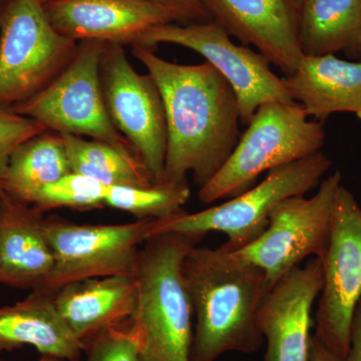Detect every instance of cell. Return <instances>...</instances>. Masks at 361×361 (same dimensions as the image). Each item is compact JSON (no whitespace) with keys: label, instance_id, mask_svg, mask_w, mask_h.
<instances>
[{"label":"cell","instance_id":"6da1fadb","mask_svg":"<svg viewBox=\"0 0 361 361\" xmlns=\"http://www.w3.org/2000/svg\"><path fill=\"white\" fill-rule=\"evenodd\" d=\"M132 54L155 80L165 106L167 154L163 180L205 186L219 172L240 139L238 99L210 63L180 65L133 45Z\"/></svg>","mask_w":361,"mask_h":361},{"label":"cell","instance_id":"7a4b0ae2","mask_svg":"<svg viewBox=\"0 0 361 361\" xmlns=\"http://www.w3.org/2000/svg\"><path fill=\"white\" fill-rule=\"evenodd\" d=\"M183 275L195 318L190 361L260 349L258 312L268 292L260 268L222 246H196L185 258Z\"/></svg>","mask_w":361,"mask_h":361},{"label":"cell","instance_id":"3957f363","mask_svg":"<svg viewBox=\"0 0 361 361\" xmlns=\"http://www.w3.org/2000/svg\"><path fill=\"white\" fill-rule=\"evenodd\" d=\"M203 238L160 233L142 246L135 275L137 305L130 319L141 343L142 361H190L194 313L183 263Z\"/></svg>","mask_w":361,"mask_h":361},{"label":"cell","instance_id":"277c9868","mask_svg":"<svg viewBox=\"0 0 361 361\" xmlns=\"http://www.w3.org/2000/svg\"><path fill=\"white\" fill-rule=\"evenodd\" d=\"M324 141L323 123L311 120L300 104H262L224 166L199 189V201L209 205L245 193L263 173L318 153Z\"/></svg>","mask_w":361,"mask_h":361},{"label":"cell","instance_id":"5b68a950","mask_svg":"<svg viewBox=\"0 0 361 361\" xmlns=\"http://www.w3.org/2000/svg\"><path fill=\"white\" fill-rule=\"evenodd\" d=\"M331 166V159L320 151L272 169L262 182L220 205L192 214L182 209L157 220L153 235L175 232L205 237L210 232H221L228 237L223 248L239 250L264 232L271 213L280 203L314 189Z\"/></svg>","mask_w":361,"mask_h":361},{"label":"cell","instance_id":"8992f818","mask_svg":"<svg viewBox=\"0 0 361 361\" xmlns=\"http://www.w3.org/2000/svg\"><path fill=\"white\" fill-rule=\"evenodd\" d=\"M78 42L59 33L40 0L0 6V109L26 101L61 73Z\"/></svg>","mask_w":361,"mask_h":361},{"label":"cell","instance_id":"52a82bcc","mask_svg":"<svg viewBox=\"0 0 361 361\" xmlns=\"http://www.w3.org/2000/svg\"><path fill=\"white\" fill-rule=\"evenodd\" d=\"M106 42H78L75 56L44 89L7 110L42 123L61 135L90 137L133 149L111 121L101 84V61Z\"/></svg>","mask_w":361,"mask_h":361},{"label":"cell","instance_id":"ba28073f","mask_svg":"<svg viewBox=\"0 0 361 361\" xmlns=\"http://www.w3.org/2000/svg\"><path fill=\"white\" fill-rule=\"evenodd\" d=\"M341 185V172L336 170L322 180L312 197L286 199L271 213L267 228L260 236L232 251L264 272L268 291L306 259L325 258L334 203Z\"/></svg>","mask_w":361,"mask_h":361},{"label":"cell","instance_id":"9c48e42d","mask_svg":"<svg viewBox=\"0 0 361 361\" xmlns=\"http://www.w3.org/2000/svg\"><path fill=\"white\" fill-rule=\"evenodd\" d=\"M156 220L127 224H77L51 216L44 230L54 257V270L42 290L52 292L90 278L135 276L142 246L153 235Z\"/></svg>","mask_w":361,"mask_h":361},{"label":"cell","instance_id":"30bf717a","mask_svg":"<svg viewBox=\"0 0 361 361\" xmlns=\"http://www.w3.org/2000/svg\"><path fill=\"white\" fill-rule=\"evenodd\" d=\"M161 44L180 45L196 51L219 71L236 94L244 125H248L262 104L295 103L285 87L283 78L271 70L268 59L245 45L235 44L215 21L158 25L145 33L135 45L156 49Z\"/></svg>","mask_w":361,"mask_h":361},{"label":"cell","instance_id":"8fae6325","mask_svg":"<svg viewBox=\"0 0 361 361\" xmlns=\"http://www.w3.org/2000/svg\"><path fill=\"white\" fill-rule=\"evenodd\" d=\"M322 262L324 278L313 336L346 360L351 322L361 299V208L343 184L337 192L329 249Z\"/></svg>","mask_w":361,"mask_h":361},{"label":"cell","instance_id":"7c38bea8","mask_svg":"<svg viewBox=\"0 0 361 361\" xmlns=\"http://www.w3.org/2000/svg\"><path fill=\"white\" fill-rule=\"evenodd\" d=\"M99 73L111 122L148 169L154 183H161L168 132L158 85L149 73L142 75L133 68L121 44H106Z\"/></svg>","mask_w":361,"mask_h":361},{"label":"cell","instance_id":"4fadbf2b","mask_svg":"<svg viewBox=\"0 0 361 361\" xmlns=\"http://www.w3.org/2000/svg\"><path fill=\"white\" fill-rule=\"evenodd\" d=\"M323 278L322 259L310 258L267 292L257 318L259 331L267 342L264 361H310L311 314Z\"/></svg>","mask_w":361,"mask_h":361},{"label":"cell","instance_id":"5bb4252c","mask_svg":"<svg viewBox=\"0 0 361 361\" xmlns=\"http://www.w3.org/2000/svg\"><path fill=\"white\" fill-rule=\"evenodd\" d=\"M211 20L230 37L258 49L284 75L304 56L298 37V11L292 0H201Z\"/></svg>","mask_w":361,"mask_h":361},{"label":"cell","instance_id":"9a60e30c","mask_svg":"<svg viewBox=\"0 0 361 361\" xmlns=\"http://www.w3.org/2000/svg\"><path fill=\"white\" fill-rule=\"evenodd\" d=\"M44 8L54 28L77 42L133 47L152 28L173 23L148 0H51Z\"/></svg>","mask_w":361,"mask_h":361},{"label":"cell","instance_id":"2e32d148","mask_svg":"<svg viewBox=\"0 0 361 361\" xmlns=\"http://www.w3.org/2000/svg\"><path fill=\"white\" fill-rule=\"evenodd\" d=\"M44 213L4 193L0 196V284L39 290L54 266Z\"/></svg>","mask_w":361,"mask_h":361},{"label":"cell","instance_id":"e0dca14e","mask_svg":"<svg viewBox=\"0 0 361 361\" xmlns=\"http://www.w3.org/2000/svg\"><path fill=\"white\" fill-rule=\"evenodd\" d=\"M137 297V279L128 275L80 280L54 293L59 314L85 345L104 330L129 322Z\"/></svg>","mask_w":361,"mask_h":361},{"label":"cell","instance_id":"ac0fdd59","mask_svg":"<svg viewBox=\"0 0 361 361\" xmlns=\"http://www.w3.org/2000/svg\"><path fill=\"white\" fill-rule=\"evenodd\" d=\"M283 82L310 118L323 122L334 114L349 113L361 120L360 61H344L336 54L304 56Z\"/></svg>","mask_w":361,"mask_h":361},{"label":"cell","instance_id":"d6986e66","mask_svg":"<svg viewBox=\"0 0 361 361\" xmlns=\"http://www.w3.org/2000/svg\"><path fill=\"white\" fill-rule=\"evenodd\" d=\"M25 346L68 361H78L85 353V344L56 310L52 292L33 290L23 300L0 307V353Z\"/></svg>","mask_w":361,"mask_h":361},{"label":"cell","instance_id":"ffe728a7","mask_svg":"<svg viewBox=\"0 0 361 361\" xmlns=\"http://www.w3.org/2000/svg\"><path fill=\"white\" fill-rule=\"evenodd\" d=\"M71 172L63 137L47 130L14 149L4 176V192L32 206L44 188Z\"/></svg>","mask_w":361,"mask_h":361},{"label":"cell","instance_id":"44dd1931","mask_svg":"<svg viewBox=\"0 0 361 361\" xmlns=\"http://www.w3.org/2000/svg\"><path fill=\"white\" fill-rule=\"evenodd\" d=\"M304 56L348 51L361 25V0H304L297 7Z\"/></svg>","mask_w":361,"mask_h":361},{"label":"cell","instance_id":"7402d4cb","mask_svg":"<svg viewBox=\"0 0 361 361\" xmlns=\"http://www.w3.org/2000/svg\"><path fill=\"white\" fill-rule=\"evenodd\" d=\"M61 137L73 172L106 186L149 187L155 184L148 169L132 149L80 135L65 134Z\"/></svg>","mask_w":361,"mask_h":361},{"label":"cell","instance_id":"603a6c76","mask_svg":"<svg viewBox=\"0 0 361 361\" xmlns=\"http://www.w3.org/2000/svg\"><path fill=\"white\" fill-rule=\"evenodd\" d=\"M190 194L188 182H161L149 187L109 186L104 203L132 214L137 220H158L184 209Z\"/></svg>","mask_w":361,"mask_h":361},{"label":"cell","instance_id":"cb8c5ba5","mask_svg":"<svg viewBox=\"0 0 361 361\" xmlns=\"http://www.w3.org/2000/svg\"><path fill=\"white\" fill-rule=\"evenodd\" d=\"M106 185L87 176L71 172L44 188L33 207L40 212L59 208L89 211L106 207Z\"/></svg>","mask_w":361,"mask_h":361},{"label":"cell","instance_id":"d4e9b609","mask_svg":"<svg viewBox=\"0 0 361 361\" xmlns=\"http://www.w3.org/2000/svg\"><path fill=\"white\" fill-rule=\"evenodd\" d=\"M85 353L87 361H142L141 343L130 320L97 334Z\"/></svg>","mask_w":361,"mask_h":361},{"label":"cell","instance_id":"484cf974","mask_svg":"<svg viewBox=\"0 0 361 361\" xmlns=\"http://www.w3.org/2000/svg\"><path fill=\"white\" fill-rule=\"evenodd\" d=\"M47 130L42 123L0 109V195H4V180L14 149L27 140Z\"/></svg>","mask_w":361,"mask_h":361},{"label":"cell","instance_id":"4316f807","mask_svg":"<svg viewBox=\"0 0 361 361\" xmlns=\"http://www.w3.org/2000/svg\"><path fill=\"white\" fill-rule=\"evenodd\" d=\"M170 16L173 23L187 25L210 21L211 16L201 0H148Z\"/></svg>","mask_w":361,"mask_h":361},{"label":"cell","instance_id":"83f0119b","mask_svg":"<svg viewBox=\"0 0 361 361\" xmlns=\"http://www.w3.org/2000/svg\"><path fill=\"white\" fill-rule=\"evenodd\" d=\"M348 361H361V299L356 306L351 322Z\"/></svg>","mask_w":361,"mask_h":361},{"label":"cell","instance_id":"f1b7e54d","mask_svg":"<svg viewBox=\"0 0 361 361\" xmlns=\"http://www.w3.org/2000/svg\"><path fill=\"white\" fill-rule=\"evenodd\" d=\"M310 361H348L345 358L336 355L329 348H325L314 336H312L310 348Z\"/></svg>","mask_w":361,"mask_h":361},{"label":"cell","instance_id":"f546056e","mask_svg":"<svg viewBox=\"0 0 361 361\" xmlns=\"http://www.w3.org/2000/svg\"><path fill=\"white\" fill-rule=\"evenodd\" d=\"M345 52L348 54L349 58L361 61V25L355 42Z\"/></svg>","mask_w":361,"mask_h":361},{"label":"cell","instance_id":"4dcf8cb0","mask_svg":"<svg viewBox=\"0 0 361 361\" xmlns=\"http://www.w3.org/2000/svg\"><path fill=\"white\" fill-rule=\"evenodd\" d=\"M37 361H66L61 360V358L56 357V356L52 355H42V357L39 358Z\"/></svg>","mask_w":361,"mask_h":361},{"label":"cell","instance_id":"1f68e13d","mask_svg":"<svg viewBox=\"0 0 361 361\" xmlns=\"http://www.w3.org/2000/svg\"><path fill=\"white\" fill-rule=\"evenodd\" d=\"M292 1L294 2V4H295L296 7H298L301 4H302L304 0H292Z\"/></svg>","mask_w":361,"mask_h":361},{"label":"cell","instance_id":"d6a6232c","mask_svg":"<svg viewBox=\"0 0 361 361\" xmlns=\"http://www.w3.org/2000/svg\"><path fill=\"white\" fill-rule=\"evenodd\" d=\"M40 1L42 2V4H45L47 2L51 1V0H40Z\"/></svg>","mask_w":361,"mask_h":361},{"label":"cell","instance_id":"836d02e7","mask_svg":"<svg viewBox=\"0 0 361 361\" xmlns=\"http://www.w3.org/2000/svg\"><path fill=\"white\" fill-rule=\"evenodd\" d=\"M0 1H1V0H0Z\"/></svg>","mask_w":361,"mask_h":361},{"label":"cell","instance_id":"e575fe53","mask_svg":"<svg viewBox=\"0 0 361 361\" xmlns=\"http://www.w3.org/2000/svg\"><path fill=\"white\" fill-rule=\"evenodd\" d=\"M0 196H1V195H0Z\"/></svg>","mask_w":361,"mask_h":361}]
</instances>
